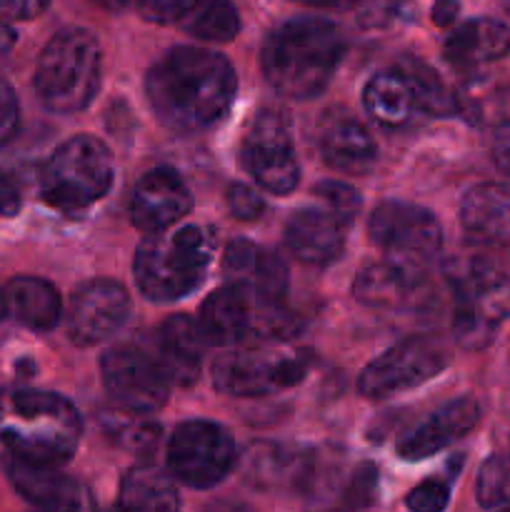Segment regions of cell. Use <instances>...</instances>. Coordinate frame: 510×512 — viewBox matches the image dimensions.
I'll list each match as a JSON object with an SVG mask.
<instances>
[{
  "instance_id": "cell-11",
  "label": "cell",
  "mask_w": 510,
  "mask_h": 512,
  "mask_svg": "<svg viewBox=\"0 0 510 512\" xmlns=\"http://www.w3.org/2000/svg\"><path fill=\"white\" fill-rule=\"evenodd\" d=\"M245 173L263 190L288 195L298 188L300 163L290 140V123L283 110L265 108L255 115L240 145Z\"/></svg>"
},
{
  "instance_id": "cell-48",
  "label": "cell",
  "mask_w": 510,
  "mask_h": 512,
  "mask_svg": "<svg viewBox=\"0 0 510 512\" xmlns=\"http://www.w3.org/2000/svg\"><path fill=\"white\" fill-rule=\"evenodd\" d=\"M500 512H510V510H500Z\"/></svg>"
},
{
  "instance_id": "cell-36",
  "label": "cell",
  "mask_w": 510,
  "mask_h": 512,
  "mask_svg": "<svg viewBox=\"0 0 510 512\" xmlns=\"http://www.w3.org/2000/svg\"><path fill=\"white\" fill-rule=\"evenodd\" d=\"M225 203L238 220H258L265 210V200L260 198L258 190L243 183L230 185L228 193H225Z\"/></svg>"
},
{
  "instance_id": "cell-20",
  "label": "cell",
  "mask_w": 510,
  "mask_h": 512,
  "mask_svg": "<svg viewBox=\"0 0 510 512\" xmlns=\"http://www.w3.org/2000/svg\"><path fill=\"white\" fill-rule=\"evenodd\" d=\"M480 420V405L473 398H458L445 403L443 408L435 410L425 423L410 435H405L403 443L398 445V455L408 463L415 460L433 458L435 453L445 450L448 445L458 443L460 438L470 433Z\"/></svg>"
},
{
  "instance_id": "cell-28",
  "label": "cell",
  "mask_w": 510,
  "mask_h": 512,
  "mask_svg": "<svg viewBox=\"0 0 510 512\" xmlns=\"http://www.w3.org/2000/svg\"><path fill=\"white\" fill-rule=\"evenodd\" d=\"M365 113L385 128H400L418 110L413 88L398 68L375 73L363 90Z\"/></svg>"
},
{
  "instance_id": "cell-22",
  "label": "cell",
  "mask_w": 510,
  "mask_h": 512,
  "mask_svg": "<svg viewBox=\"0 0 510 512\" xmlns=\"http://www.w3.org/2000/svg\"><path fill=\"white\" fill-rule=\"evenodd\" d=\"M460 223L468 238L490 248L510 245V183H480L460 203Z\"/></svg>"
},
{
  "instance_id": "cell-38",
  "label": "cell",
  "mask_w": 510,
  "mask_h": 512,
  "mask_svg": "<svg viewBox=\"0 0 510 512\" xmlns=\"http://www.w3.org/2000/svg\"><path fill=\"white\" fill-rule=\"evenodd\" d=\"M20 125V105L18 95L10 88V83H5L0 78V148L5 143H10V138L15 135Z\"/></svg>"
},
{
  "instance_id": "cell-30",
  "label": "cell",
  "mask_w": 510,
  "mask_h": 512,
  "mask_svg": "<svg viewBox=\"0 0 510 512\" xmlns=\"http://www.w3.org/2000/svg\"><path fill=\"white\" fill-rule=\"evenodd\" d=\"M398 70L408 78L420 113L438 115V118L458 113V100L448 93V88H445L443 80L438 78V73H435L433 68H428V65L420 63V60L410 58L403 60V63L398 65Z\"/></svg>"
},
{
  "instance_id": "cell-32",
  "label": "cell",
  "mask_w": 510,
  "mask_h": 512,
  "mask_svg": "<svg viewBox=\"0 0 510 512\" xmlns=\"http://www.w3.org/2000/svg\"><path fill=\"white\" fill-rule=\"evenodd\" d=\"M315 198L323 203V208L330 215L340 220L348 228L355 215L360 213V193L350 185L338 183V180H323L315 185Z\"/></svg>"
},
{
  "instance_id": "cell-45",
  "label": "cell",
  "mask_w": 510,
  "mask_h": 512,
  "mask_svg": "<svg viewBox=\"0 0 510 512\" xmlns=\"http://www.w3.org/2000/svg\"><path fill=\"white\" fill-rule=\"evenodd\" d=\"M298 3L315 5V8H350V5L360 3V0H298Z\"/></svg>"
},
{
  "instance_id": "cell-13",
  "label": "cell",
  "mask_w": 510,
  "mask_h": 512,
  "mask_svg": "<svg viewBox=\"0 0 510 512\" xmlns=\"http://www.w3.org/2000/svg\"><path fill=\"white\" fill-rule=\"evenodd\" d=\"M445 368V358L433 343L420 338H408L393 345L383 355L373 360L360 373V393L370 400H385L390 395L405 393L418 385L428 383L430 378Z\"/></svg>"
},
{
  "instance_id": "cell-23",
  "label": "cell",
  "mask_w": 510,
  "mask_h": 512,
  "mask_svg": "<svg viewBox=\"0 0 510 512\" xmlns=\"http://www.w3.org/2000/svg\"><path fill=\"white\" fill-rule=\"evenodd\" d=\"M428 275L413 273L400 265L383 260V263H370L355 275L353 295L363 305L383 310H405L415 308L425 295Z\"/></svg>"
},
{
  "instance_id": "cell-4",
  "label": "cell",
  "mask_w": 510,
  "mask_h": 512,
  "mask_svg": "<svg viewBox=\"0 0 510 512\" xmlns=\"http://www.w3.org/2000/svg\"><path fill=\"white\" fill-rule=\"evenodd\" d=\"M213 255L215 233L203 225L153 233L135 253V283L153 303H175L200 288Z\"/></svg>"
},
{
  "instance_id": "cell-44",
  "label": "cell",
  "mask_w": 510,
  "mask_h": 512,
  "mask_svg": "<svg viewBox=\"0 0 510 512\" xmlns=\"http://www.w3.org/2000/svg\"><path fill=\"white\" fill-rule=\"evenodd\" d=\"M203 512H253L248 505H240V503H230V500H218V503L208 505Z\"/></svg>"
},
{
  "instance_id": "cell-29",
  "label": "cell",
  "mask_w": 510,
  "mask_h": 512,
  "mask_svg": "<svg viewBox=\"0 0 510 512\" xmlns=\"http://www.w3.org/2000/svg\"><path fill=\"white\" fill-rule=\"evenodd\" d=\"M180 28L200 40L228 43L240 33V13L233 0H200Z\"/></svg>"
},
{
  "instance_id": "cell-33",
  "label": "cell",
  "mask_w": 510,
  "mask_h": 512,
  "mask_svg": "<svg viewBox=\"0 0 510 512\" xmlns=\"http://www.w3.org/2000/svg\"><path fill=\"white\" fill-rule=\"evenodd\" d=\"M375 490H378V470H375L373 465H363V468L355 470V475L350 478V485L345 488L340 510L343 512L365 510L375 500Z\"/></svg>"
},
{
  "instance_id": "cell-8",
  "label": "cell",
  "mask_w": 510,
  "mask_h": 512,
  "mask_svg": "<svg viewBox=\"0 0 510 512\" xmlns=\"http://www.w3.org/2000/svg\"><path fill=\"white\" fill-rule=\"evenodd\" d=\"M310 368L305 350L283 345L238 348L213 363V385L233 398H265L303 383Z\"/></svg>"
},
{
  "instance_id": "cell-2",
  "label": "cell",
  "mask_w": 510,
  "mask_h": 512,
  "mask_svg": "<svg viewBox=\"0 0 510 512\" xmlns=\"http://www.w3.org/2000/svg\"><path fill=\"white\" fill-rule=\"evenodd\" d=\"M345 55L338 25L320 18H295L265 38L260 68L275 93L310 100L323 93Z\"/></svg>"
},
{
  "instance_id": "cell-21",
  "label": "cell",
  "mask_w": 510,
  "mask_h": 512,
  "mask_svg": "<svg viewBox=\"0 0 510 512\" xmlns=\"http://www.w3.org/2000/svg\"><path fill=\"white\" fill-rule=\"evenodd\" d=\"M285 245L305 265L335 263L345 248V225L325 208H303L285 225Z\"/></svg>"
},
{
  "instance_id": "cell-41",
  "label": "cell",
  "mask_w": 510,
  "mask_h": 512,
  "mask_svg": "<svg viewBox=\"0 0 510 512\" xmlns=\"http://www.w3.org/2000/svg\"><path fill=\"white\" fill-rule=\"evenodd\" d=\"M490 153H493L495 165L510 175V120L500 123L493 133V143H490Z\"/></svg>"
},
{
  "instance_id": "cell-12",
  "label": "cell",
  "mask_w": 510,
  "mask_h": 512,
  "mask_svg": "<svg viewBox=\"0 0 510 512\" xmlns=\"http://www.w3.org/2000/svg\"><path fill=\"white\" fill-rule=\"evenodd\" d=\"M100 375L115 408L135 418L158 413L168 403L170 383L148 350L130 345L108 350L100 360Z\"/></svg>"
},
{
  "instance_id": "cell-26",
  "label": "cell",
  "mask_w": 510,
  "mask_h": 512,
  "mask_svg": "<svg viewBox=\"0 0 510 512\" xmlns=\"http://www.w3.org/2000/svg\"><path fill=\"white\" fill-rule=\"evenodd\" d=\"M5 303H8V313L15 315L20 325L30 330H53L63 318V303L60 295L48 280L30 278V275H20L13 278L5 288Z\"/></svg>"
},
{
  "instance_id": "cell-46",
  "label": "cell",
  "mask_w": 510,
  "mask_h": 512,
  "mask_svg": "<svg viewBox=\"0 0 510 512\" xmlns=\"http://www.w3.org/2000/svg\"><path fill=\"white\" fill-rule=\"evenodd\" d=\"M95 3L105 10H125L130 8V5H138L140 0H95Z\"/></svg>"
},
{
  "instance_id": "cell-24",
  "label": "cell",
  "mask_w": 510,
  "mask_h": 512,
  "mask_svg": "<svg viewBox=\"0 0 510 512\" xmlns=\"http://www.w3.org/2000/svg\"><path fill=\"white\" fill-rule=\"evenodd\" d=\"M195 323L208 345H238L253 335V300L233 285H223L203 300Z\"/></svg>"
},
{
  "instance_id": "cell-37",
  "label": "cell",
  "mask_w": 510,
  "mask_h": 512,
  "mask_svg": "<svg viewBox=\"0 0 510 512\" xmlns=\"http://www.w3.org/2000/svg\"><path fill=\"white\" fill-rule=\"evenodd\" d=\"M115 438H118V443L123 448L143 453V450H150L158 445L160 428L155 423H148V420H135V423H128L125 428H120L115 433Z\"/></svg>"
},
{
  "instance_id": "cell-25",
  "label": "cell",
  "mask_w": 510,
  "mask_h": 512,
  "mask_svg": "<svg viewBox=\"0 0 510 512\" xmlns=\"http://www.w3.org/2000/svg\"><path fill=\"white\" fill-rule=\"evenodd\" d=\"M445 60L455 68H480L510 53V28L493 18H473L460 23L443 45Z\"/></svg>"
},
{
  "instance_id": "cell-19",
  "label": "cell",
  "mask_w": 510,
  "mask_h": 512,
  "mask_svg": "<svg viewBox=\"0 0 510 512\" xmlns=\"http://www.w3.org/2000/svg\"><path fill=\"white\" fill-rule=\"evenodd\" d=\"M205 348L208 343L198 330V323L188 315H173L153 335L148 353L170 385L175 383L180 388H188L198 380Z\"/></svg>"
},
{
  "instance_id": "cell-16",
  "label": "cell",
  "mask_w": 510,
  "mask_h": 512,
  "mask_svg": "<svg viewBox=\"0 0 510 512\" xmlns=\"http://www.w3.org/2000/svg\"><path fill=\"white\" fill-rule=\"evenodd\" d=\"M223 273L228 285L260 303H283L288 293V265L278 253L258 243L238 238L225 248Z\"/></svg>"
},
{
  "instance_id": "cell-47",
  "label": "cell",
  "mask_w": 510,
  "mask_h": 512,
  "mask_svg": "<svg viewBox=\"0 0 510 512\" xmlns=\"http://www.w3.org/2000/svg\"><path fill=\"white\" fill-rule=\"evenodd\" d=\"M5 315H8V303H5V295L0 293V323L5 320Z\"/></svg>"
},
{
  "instance_id": "cell-42",
  "label": "cell",
  "mask_w": 510,
  "mask_h": 512,
  "mask_svg": "<svg viewBox=\"0 0 510 512\" xmlns=\"http://www.w3.org/2000/svg\"><path fill=\"white\" fill-rule=\"evenodd\" d=\"M458 13H460L458 0H438V3L433 5V20L438 25H443V28L453 25L455 18H458Z\"/></svg>"
},
{
  "instance_id": "cell-14",
  "label": "cell",
  "mask_w": 510,
  "mask_h": 512,
  "mask_svg": "<svg viewBox=\"0 0 510 512\" xmlns=\"http://www.w3.org/2000/svg\"><path fill=\"white\" fill-rule=\"evenodd\" d=\"M3 470L20 498L43 512H95L88 488L55 465L28 463L13 453L3 455Z\"/></svg>"
},
{
  "instance_id": "cell-27",
  "label": "cell",
  "mask_w": 510,
  "mask_h": 512,
  "mask_svg": "<svg viewBox=\"0 0 510 512\" xmlns=\"http://www.w3.org/2000/svg\"><path fill=\"white\" fill-rule=\"evenodd\" d=\"M113 512H180V495L163 470L135 465L120 480Z\"/></svg>"
},
{
  "instance_id": "cell-43",
  "label": "cell",
  "mask_w": 510,
  "mask_h": 512,
  "mask_svg": "<svg viewBox=\"0 0 510 512\" xmlns=\"http://www.w3.org/2000/svg\"><path fill=\"white\" fill-rule=\"evenodd\" d=\"M15 40H18L15 30L10 28V25L5 23V20H0V55L8 53V50L15 45Z\"/></svg>"
},
{
  "instance_id": "cell-3",
  "label": "cell",
  "mask_w": 510,
  "mask_h": 512,
  "mask_svg": "<svg viewBox=\"0 0 510 512\" xmlns=\"http://www.w3.org/2000/svg\"><path fill=\"white\" fill-rule=\"evenodd\" d=\"M83 418L68 398L35 388L0 390V440L8 453L40 465H63L78 450Z\"/></svg>"
},
{
  "instance_id": "cell-39",
  "label": "cell",
  "mask_w": 510,
  "mask_h": 512,
  "mask_svg": "<svg viewBox=\"0 0 510 512\" xmlns=\"http://www.w3.org/2000/svg\"><path fill=\"white\" fill-rule=\"evenodd\" d=\"M20 205H23V195H20L18 183H15L13 175L0 168V218L18 215Z\"/></svg>"
},
{
  "instance_id": "cell-15",
  "label": "cell",
  "mask_w": 510,
  "mask_h": 512,
  "mask_svg": "<svg viewBox=\"0 0 510 512\" xmlns=\"http://www.w3.org/2000/svg\"><path fill=\"white\" fill-rule=\"evenodd\" d=\"M130 310L125 288L113 280H90L70 300L68 335L75 345H98L120 330Z\"/></svg>"
},
{
  "instance_id": "cell-5",
  "label": "cell",
  "mask_w": 510,
  "mask_h": 512,
  "mask_svg": "<svg viewBox=\"0 0 510 512\" xmlns=\"http://www.w3.org/2000/svg\"><path fill=\"white\" fill-rule=\"evenodd\" d=\"M103 53L90 30L65 28L50 38L35 68V93L50 113H80L100 90Z\"/></svg>"
},
{
  "instance_id": "cell-1",
  "label": "cell",
  "mask_w": 510,
  "mask_h": 512,
  "mask_svg": "<svg viewBox=\"0 0 510 512\" xmlns=\"http://www.w3.org/2000/svg\"><path fill=\"white\" fill-rule=\"evenodd\" d=\"M235 93L238 78L228 58L193 45L168 50L145 78V95L155 118L183 135L203 133L223 123Z\"/></svg>"
},
{
  "instance_id": "cell-31",
  "label": "cell",
  "mask_w": 510,
  "mask_h": 512,
  "mask_svg": "<svg viewBox=\"0 0 510 512\" xmlns=\"http://www.w3.org/2000/svg\"><path fill=\"white\" fill-rule=\"evenodd\" d=\"M475 495L483 508H503L510 503V463L500 455L485 460L480 465Z\"/></svg>"
},
{
  "instance_id": "cell-18",
  "label": "cell",
  "mask_w": 510,
  "mask_h": 512,
  "mask_svg": "<svg viewBox=\"0 0 510 512\" xmlns=\"http://www.w3.org/2000/svg\"><path fill=\"white\" fill-rule=\"evenodd\" d=\"M318 150L325 165L345 175L370 173L378 160V145L363 123L348 110L333 108L318 125Z\"/></svg>"
},
{
  "instance_id": "cell-9",
  "label": "cell",
  "mask_w": 510,
  "mask_h": 512,
  "mask_svg": "<svg viewBox=\"0 0 510 512\" xmlns=\"http://www.w3.org/2000/svg\"><path fill=\"white\" fill-rule=\"evenodd\" d=\"M368 233L385 260L428 275L443 250V228L430 210L403 200H385L370 213Z\"/></svg>"
},
{
  "instance_id": "cell-7",
  "label": "cell",
  "mask_w": 510,
  "mask_h": 512,
  "mask_svg": "<svg viewBox=\"0 0 510 512\" xmlns=\"http://www.w3.org/2000/svg\"><path fill=\"white\" fill-rule=\"evenodd\" d=\"M113 155L103 140L75 135L53 150L40 173V195L48 205L75 213L98 203L113 188Z\"/></svg>"
},
{
  "instance_id": "cell-17",
  "label": "cell",
  "mask_w": 510,
  "mask_h": 512,
  "mask_svg": "<svg viewBox=\"0 0 510 512\" xmlns=\"http://www.w3.org/2000/svg\"><path fill=\"white\" fill-rule=\"evenodd\" d=\"M193 198L175 170L155 168L135 183L130 195V220L148 235L165 233L190 213Z\"/></svg>"
},
{
  "instance_id": "cell-34",
  "label": "cell",
  "mask_w": 510,
  "mask_h": 512,
  "mask_svg": "<svg viewBox=\"0 0 510 512\" xmlns=\"http://www.w3.org/2000/svg\"><path fill=\"white\" fill-rule=\"evenodd\" d=\"M450 503V488L448 483L438 478L423 480L420 485H415L413 490L405 498V508L410 512H445Z\"/></svg>"
},
{
  "instance_id": "cell-10",
  "label": "cell",
  "mask_w": 510,
  "mask_h": 512,
  "mask_svg": "<svg viewBox=\"0 0 510 512\" xmlns=\"http://www.w3.org/2000/svg\"><path fill=\"white\" fill-rule=\"evenodd\" d=\"M238 450L228 430L210 420H188L168 440V470L183 485L208 490L235 468Z\"/></svg>"
},
{
  "instance_id": "cell-35",
  "label": "cell",
  "mask_w": 510,
  "mask_h": 512,
  "mask_svg": "<svg viewBox=\"0 0 510 512\" xmlns=\"http://www.w3.org/2000/svg\"><path fill=\"white\" fill-rule=\"evenodd\" d=\"M200 0H140V15L158 25H183Z\"/></svg>"
},
{
  "instance_id": "cell-40",
  "label": "cell",
  "mask_w": 510,
  "mask_h": 512,
  "mask_svg": "<svg viewBox=\"0 0 510 512\" xmlns=\"http://www.w3.org/2000/svg\"><path fill=\"white\" fill-rule=\"evenodd\" d=\"M48 5L50 0H0V13L13 20H33L45 13Z\"/></svg>"
},
{
  "instance_id": "cell-6",
  "label": "cell",
  "mask_w": 510,
  "mask_h": 512,
  "mask_svg": "<svg viewBox=\"0 0 510 512\" xmlns=\"http://www.w3.org/2000/svg\"><path fill=\"white\" fill-rule=\"evenodd\" d=\"M453 290V333L468 350L485 348L510 315V278L480 258L448 265Z\"/></svg>"
}]
</instances>
